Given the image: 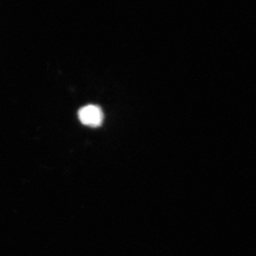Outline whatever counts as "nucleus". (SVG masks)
Segmentation results:
<instances>
[{
    "instance_id": "obj_1",
    "label": "nucleus",
    "mask_w": 256,
    "mask_h": 256,
    "mask_svg": "<svg viewBox=\"0 0 256 256\" xmlns=\"http://www.w3.org/2000/svg\"><path fill=\"white\" fill-rule=\"evenodd\" d=\"M78 117L82 124L90 128H98L102 124L104 113L99 106L88 104L79 110Z\"/></svg>"
}]
</instances>
